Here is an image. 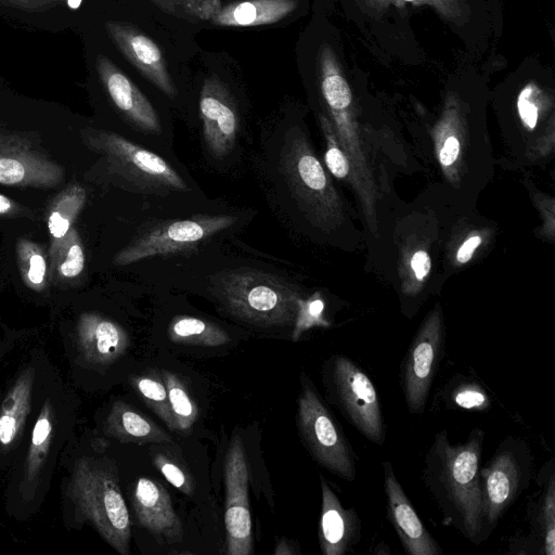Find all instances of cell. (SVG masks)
<instances>
[{
  "instance_id": "10",
  "label": "cell",
  "mask_w": 555,
  "mask_h": 555,
  "mask_svg": "<svg viewBox=\"0 0 555 555\" xmlns=\"http://www.w3.org/2000/svg\"><path fill=\"white\" fill-rule=\"evenodd\" d=\"M443 349L441 314L434 311L415 335L400 366L401 387L410 413L422 414L425 411Z\"/></svg>"
},
{
  "instance_id": "21",
  "label": "cell",
  "mask_w": 555,
  "mask_h": 555,
  "mask_svg": "<svg viewBox=\"0 0 555 555\" xmlns=\"http://www.w3.org/2000/svg\"><path fill=\"white\" fill-rule=\"evenodd\" d=\"M104 433L121 442L171 444L172 438L156 423L124 401H115L105 422Z\"/></svg>"
},
{
  "instance_id": "30",
  "label": "cell",
  "mask_w": 555,
  "mask_h": 555,
  "mask_svg": "<svg viewBox=\"0 0 555 555\" xmlns=\"http://www.w3.org/2000/svg\"><path fill=\"white\" fill-rule=\"evenodd\" d=\"M168 393L170 412L176 430H189L197 420L198 410L195 401L182 380L170 371L163 370L159 373Z\"/></svg>"
},
{
  "instance_id": "26",
  "label": "cell",
  "mask_w": 555,
  "mask_h": 555,
  "mask_svg": "<svg viewBox=\"0 0 555 555\" xmlns=\"http://www.w3.org/2000/svg\"><path fill=\"white\" fill-rule=\"evenodd\" d=\"M51 260L50 276L57 282L67 283L80 276L85 270L86 256L80 235L76 228L49 249Z\"/></svg>"
},
{
  "instance_id": "42",
  "label": "cell",
  "mask_w": 555,
  "mask_h": 555,
  "mask_svg": "<svg viewBox=\"0 0 555 555\" xmlns=\"http://www.w3.org/2000/svg\"><path fill=\"white\" fill-rule=\"evenodd\" d=\"M156 7L169 14H176L179 2L177 0H151Z\"/></svg>"
},
{
  "instance_id": "15",
  "label": "cell",
  "mask_w": 555,
  "mask_h": 555,
  "mask_svg": "<svg viewBox=\"0 0 555 555\" xmlns=\"http://www.w3.org/2000/svg\"><path fill=\"white\" fill-rule=\"evenodd\" d=\"M107 35L122 55L166 95L173 98L176 90L159 47L135 25L107 21Z\"/></svg>"
},
{
  "instance_id": "23",
  "label": "cell",
  "mask_w": 555,
  "mask_h": 555,
  "mask_svg": "<svg viewBox=\"0 0 555 555\" xmlns=\"http://www.w3.org/2000/svg\"><path fill=\"white\" fill-rule=\"evenodd\" d=\"M34 371L25 370L7 392L0 408V446L11 447L20 436L30 411Z\"/></svg>"
},
{
  "instance_id": "38",
  "label": "cell",
  "mask_w": 555,
  "mask_h": 555,
  "mask_svg": "<svg viewBox=\"0 0 555 555\" xmlns=\"http://www.w3.org/2000/svg\"><path fill=\"white\" fill-rule=\"evenodd\" d=\"M63 0H0V3L28 12H39L51 9Z\"/></svg>"
},
{
  "instance_id": "8",
  "label": "cell",
  "mask_w": 555,
  "mask_h": 555,
  "mask_svg": "<svg viewBox=\"0 0 555 555\" xmlns=\"http://www.w3.org/2000/svg\"><path fill=\"white\" fill-rule=\"evenodd\" d=\"M65 169L34 133L0 128V183L17 188L53 189Z\"/></svg>"
},
{
  "instance_id": "35",
  "label": "cell",
  "mask_w": 555,
  "mask_h": 555,
  "mask_svg": "<svg viewBox=\"0 0 555 555\" xmlns=\"http://www.w3.org/2000/svg\"><path fill=\"white\" fill-rule=\"evenodd\" d=\"M534 86H526L518 96V111L522 121L530 128H533L538 120L539 107L533 98Z\"/></svg>"
},
{
  "instance_id": "17",
  "label": "cell",
  "mask_w": 555,
  "mask_h": 555,
  "mask_svg": "<svg viewBox=\"0 0 555 555\" xmlns=\"http://www.w3.org/2000/svg\"><path fill=\"white\" fill-rule=\"evenodd\" d=\"M322 506L319 543L323 555H344L360 541L361 521L354 507L346 508L321 475Z\"/></svg>"
},
{
  "instance_id": "16",
  "label": "cell",
  "mask_w": 555,
  "mask_h": 555,
  "mask_svg": "<svg viewBox=\"0 0 555 555\" xmlns=\"http://www.w3.org/2000/svg\"><path fill=\"white\" fill-rule=\"evenodd\" d=\"M95 69L115 106L137 127L147 132L162 131L158 116L135 83L108 57L99 54Z\"/></svg>"
},
{
  "instance_id": "45",
  "label": "cell",
  "mask_w": 555,
  "mask_h": 555,
  "mask_svg": "<svg viewBox=\"0 0 555 555\" xmlns=\"http://www.w3.org/2000/svg\"><path fill=\"white\" fill-rule=\"evenodd\" d=\"M400 1H412V2H430V3H434L433 0H400ZM438 1H443L446 4L449 5V1L448 0H438Z\"/></svg>"
},
{
  "instance_id": "33",
  "label": "cell",
  "mask_w": 555,
  "mask_h": 555,
  "mask_svg": "<svg viewBox=\"0 0 555 555\" xmlns=\"http://www.w3.org/2000/svg\"><path fill=\"white\" fill-rule=\"evenodd\" d=\"M321 126L326 139L325 164L331 173L338 178L345 179L350 171L349 159L345 152L339 147L334 129L324 116H321Z\"/></svg>"
},
{
  "instance_id": "18",
  "label": "cell",
  "mask_w": 555,
  "mask_h": 555,
  "mask_svg": "<svg viewBox=\"0 0 555 555\" xmlns=\"http://www.w3.org/2000/svg\"><path fill=\"white\" fill-rule=\"evenodd\" d=\"M139 524L154 534L169 541H181L182 524L173 509L168 491L158 481L141 477L131 494Z\"/></svg>"
},
{
  "instance_id": "4",
  "label": "cell",
  "mask_w": 555,
  "mask_h": 555,
  "mask_svg": "<svg viewBox=\"0 0 555 555\" xmlns=\"http://www.w3.org/2000/svg\"><path fill=\"white\" fill-rule=\"evenodd\" d=\"M80 138L90 151L102 157L109 173L144 192L188 189L165 159L115 132L87 127L80 130Z\"/></svg>"
},
{
  "instance_id": "12",
  "label": "cell",
  "mask_w": 555,
  "mask_h": 555,
  "mask_svg": "<svg viewBox=\"0 0 555 555\" xmlns=\"http://www.w3.org/2000/svg\"><path fill=\"white\" fill-rule=\"evenodd\" d=\"M248 466L243 441L234 436L224 463L227 553L249 555L253 552L251 517L248 503Z\"/></svg>"
},
{
  "instance_id": "32",
  "label": "cell",
  "mask_w": 555,
  "mask_h": 555,
  "mask_svg": "<svg viewBox=\"0 0 555 555\" xmlns=\"http://www.w3.org/2000/svg\"><path fill=\"white\" fill-rule=\"evenodd\" d=\"M324 302L319 297H311L308 300H298V308L294 321L292 339L298 340L299 337L313 326H326L327 322L323 318Z\"/></svg>"
},
{
  "instance_id": "43",
  "label": "cell",
  "mask_w": 555,
  "mask_h": 555,
  "mask_svg": "<svg viewBox=\"0 0 555 555\" xmlns=\"http://www.w3.org/2000/svg\"><path fill=\"white\" fill-rule=\"evenodd\" d=\"M274 555H293L296 554V551L293 548L291 543L284 538L280 539L276 547L273 552Z\"/></svg>"
},
{
  "instance_id": "14",
  "label": "cell",
  "mask_w": 555,
  "mask_h": 555,
  "mask_svg": "<svg viewBox=\"0 0 555 555\" xmlns=\"http://www.w3.org/2000/svg\"><path fill=\"white\" fill-rule=\"evenodd\" d=\"M387 517L408 555H442L398 481L390 461L383 462Z\"/></svg>"
},
{
  "instance_id": "7",
  "label": "cell",
  "mask_w": 555,
  "mask_h": 555,
  "mask_svg": "<svg viewBox=\"0 0 555 555\" xmlns=\"http://www.w3.org/2000/svg\"><path fill=\"white\" fill-rule=\"evenodd\" d=\"M298 428L313 459L339 478L353 481L357 465L353 450L333 414L315 389L304 383L298 398Z\"/></svg>"
},
{
  "instance_id": "13",
  "label": "cell",
  "mask_w": 555,
  "mask_h": 555,
  "mask_svg": "<svg viewBox=\"0 0 555 555\" xmlns=\"http://www.w3.org/2000/svg\"><path fill=\"white\" fill-rule=\"evenodd\" d=\"M199 114L208 151L216 158L225 157L235 145L240 119L228 86L216 75L203 82Z\"/></svg>"
},
{
  "instance_id": "11",
  "label": "cell",
  "mask_w": 555,
  "mask_h": 555,
  "mask_svg": "<svg viewBox=\"0 0 555 555\" xmlns=\"http://www.w3.org/2000/svg\"><path fill=\"white\" fill-rule=\"evenodd\" d=\"M235 221L236 218L232 216H194L159 224L117 253L114 264L127 266L145 258L193 248Z\"/></svg>"
},
{
  "instance_id": "3",
  "label": "cell",
  "mask_w": 555,
  "mask_h": 555,
  "mask_svg": "<svg viewBox=\"0 0 555 555\" xmlns=\"http://www.w3.org/2000/svg\"><path fill=\"white\" fill-rule=\"evenodd\" d=\"M215 294L230 314L262 327L294 324L300 299L285 280L250 268L222 272Z\"/></svg>"
},
{
  "instance_id": "41",
  "label": "cell",
  "mask_w": 555,
  "mask_h": 555,
  "mask_svg": "<svg viewBox=\"0 0 555 555\" xmlns=\"http://www.w3.org/2000/svg\"><path fill=\"white\" fill-rule=\"evenodd\" d=\"M480 243L481 238L479 236H472L467 238L457 250V261L461 263L467 262L472 258L474 251L477 249Z\"/></svg>"
},
{
  "instance_id": "22",
  "label": "cell",
  "mask_w": 555,
  "mask_h": 555,
  "mask_svg": "<svg viewBox=\"0 0 555 555\" xmlns=\"http://www.w3.org/2000/svg\"><path fill=\"white\" fill-rule=\"evenodd\" d=\"M298 5L297 0H247L220 7L210 17L219 26L251 27L276 23Z\"/></svg>"
},
{
  "instance_id": "20",
  "label": "cell",
  "mask_w": 555,
  "mask_h": 555,
  "mask_svg": "<svg viewBox=\"0 0 555 555\" xmlns=\"http://www.w3.org/2000/svg\"><path fill=\"white\" fill-rule=\"evenodd\" d=\"M541 490L529 506L532 533L524 545H532L535 553L555 555V472L554 461L545 465L540 475Z\"/></svg>"
},
{
  "instance_id": "6",
  "label": "cell",
  "mask_w": 555,
  "mask_h": 555,
  "mask_svg": "<svg viewBox=\"0 0 555 555\" xmlns=\"http://www.w3.org/2000/svg\"><path fill=\"white\" fill-rule=\"evenodd\" d=\"M327 390L344 417L365 438L384 444L386 431L376 388L350 358L336 354L328 363Z\"/></svg>"
},
{
  "instance_id": "24",
  "label": "cell",
  "mask_w": 555,
  "mask_h": 555,
  "mask_svg": "<svg viewBox=\"0 0 555 555\" xmlns=\"http://www.w3.org/2000/svg\"><path fill=\"white\" fill-rule=\"evenodd\" d=\"M53 433L54 409L50 400H47L40 410L31 433L22 482V487L25 489L24 493H27L29 488L37 485L53 440Z\"/></svg>"
},
{
  "instance_id": "37",
  "label": "cell",
  "mask_w": 555,
  "mask_h": 555,
  "mask_svg": "<svg viewBox=\"0 0 555 555\" xmlns=\"http://www.w3.org/2000/svg\"><path fill=\"white\" fill-rule=\"evenodd\" d=\"M183 2L185 10L204 20H210L221 7L219 0H183Z\"/></svg>"
},
{
  "instance_id": "1",
  "label": "cell",
  "mask_w": 555,
  "mask_h": 555,
  "mask_svg": "<svg viewBox=\"0 0 555 555\" xmlns=\"http://www.w3.org/2000/svg\"><path fill=\"white\" fill-rule=\"evenodd\" d=\"M485 431L474 428L463 443L452 444L446 429L438 431L428 448L423 480L442 515L466 540H485L479 468Z\"/></svg>"
},
{
  "instance_id": "44",
  "label": "cell",
  "mask_w": 555,
  "mask_h": 555,
  "mask_svg": "<svg viewBox=\"0 0 555 555\" xmlns=\"http://www.w3.org/2000/svg\"><path fill=\"white\" fill-rule=\"evenodd\" d=\"M66 2L67 7L75 10L78 9L82 2V0H63Z\"/></svg>"
},
{
  "instance_id": "5",
  "label": "cell",
  "mask_w": 555,
  "mask_h": 555,
  "mask_svg": "<svg viewBox=\"0 0 555 555\" xmlns=\"http://www.w3.org/2000/svg\"><path fill=\"white\" fill-rule=\"evenodd\" d=\"M532 472L533 454L529 444L514 436L505 437L487 464L479 468L485 540L529 487Z\"/></svg>"
},
{
  "instance_id": "29",
  "label": "cell",
  "mask_w": 555,
  "mask_h": 555,
  "mask_svg": "<svg viewBox=\"0 0 555 555\" xmlns=\"http://www.w3.org/2000/svg\"><path fill=\"white\" fill-rule=\"evenodd\" d=\"M442 400L449 409L467 411L489 410L491 400L485 388L476 380L456 375L442 390Z\"/></svg>"
},
{
  "instance_id": "25",
  "label": "cell",
  "mask_w": 555,
  "mask_h": 555,
  "mask_svg": "<svg viewBox=\"0 0 555 555\" xmlns=\"http://www.w3.org/2000/svg\"><path fill=\"white\" fill-rule=\"evenodd\" d=\"M87 201L86 190L77 183L69 184L51 202L47 224L50 234V248L69 231Z\"/></svg>"
},
{
  "instance_id": "40",
  "label": "cell",
  "mask_w": 555,
  "mask_h": 555,
  "mask_svg": "<svg viewBox=\"0 0 555 555\" xmlns=\"http://www.w3.org/2000/svg\"><path fill=\"white\" fill-rule=\"evenodd\" d=\"M430 258L424 250L416 251L411 258V268L418 280H423L429 273Z\"/></svg>"
},
{
  "instance_id": "2",
  "label": "cell",
  "mask_w": 555,
  "mask_h": 555,
  "mask_svg": "<svg viewBox=\"0 0 555 555\" xmlns=\"http://www.w3.org/2000/svg\"><path fill=\"white\" fill-rule=\"evenodd\" d=\"M67 492L78 515L114 550L128 555L131 522L115 466L103 459H78Z\"/></svg>"
},
{
  "instance_id": "39",
  "label": "cell",
  "mask_w": 555,
  "mask_h": 555,
  "mask_svg": "<svg viewBox=\"0 0 555 555\" xmlns=\"http://www.w3.org/2000/svg\"><path fill=\"white\" fill-rule=\"evenodd\" d=\"M460 153V142L454 135H449L444 142L443 146L439 152V160L442 166L449 167L451 166L459 156Z\"/></svg>"
},
{
  "instance_id": "9",
  "label": "cell",
  "mask_w": 555,
  "mask_h": 555,
  "mask_svg": "<svg viewBox=\"0 0 555 555\" xmlns=\"http://www.w3.org/2000/svg\"><path fill=\"white\" fill-rule=\"evenodd\" d=\"M281 170L304 210L317 220L333 214L337 207L335 191L305 138L294 134L285 139Z\"/></svg>"
},
{
  "instance_id": "36",
  "label": "cell",
  "mask_w": 555,
  "mask_h": 555,
  "mask_svg": "<svg viewBox=\"0 0 555 555\" xmlns=\"http://www.w3.org/2000/svg\"><path fill=\"white\" fill-rule=\"evenodd\" d=\"M0 216L10 218L36 219V214L28 207L0 193Z\"/></svg>"
},
{
  "instance_id": "34",
  "label": "cell",
  "mask_w": 555,
  "mask_h": 555,
  "mask_svg": "<svg viewBox=\"0 0 555 555\" xmlns=\"http://www.w3.org/2000/svg\"><path fill=\"white\" fill-rule=\"evenodd\" d=\"M153 461L169 483L184 494L192 495L194 483L191 477L177 463L162 453H156L153 456Z\"/></svg>"
},
{
  "instance_id": "27",
  "label": "cell",
  "mask_w": 555,
  "mask_h": 555,
  "mask_svg": "<svg viewBox=\"0 0 555 555\" xmlns=\"http://www.w3.org/2000/svg\"><path fill=\"white\" fill-rule=\"evenodd\" d=\"M169 339L177 344L219 347L229 343L228 333L217 324L191 315L175 317L168 326Z\"/></svg>"
},
{
  "instance_id": "31",
  "label": "cell",
  "mask_w": 555,
  "mask_h": 555,
  "mask_svg": "<svg viewBox=\"0 0 555 555\" xmlns=\"http://www.w3.org/2000/svg\"><path fill=\"white\" fill-rule=\"evenodd\" d=\"M130 384L145 403L171 430H176L170 412L166 385L159 374L149 373L131 377Z\"/></svg>"
},
{
  "instance_id": "28",
  "label": "cell",
  "mask_w": 555,
  "mask_h": 555,
  "mask_svg": "<svg viewBox=\"0 0 555 555\" xmlns=\"http://www.w3.org/2000/svg\"><path fill=\"white\" fill-rule=\"evenodd\" d=\"M16 260L24 284L35 292H43L49 282L46 250L36 242L22 237L16 243Z\"/></svg>"
},
{
  "instance_id": "19",
  "label": "cell",
  "mask_w": 555,
  "mask_h": 555,
  "mask_svg": "<svg viewBox=\"0 0 555 555\" xmlns=\"http://www.w3.org/2000/svg\"><path fill=\"white\" fill-rule=\"evenodd\" d=\"M76 338L85 360L98 365L115 362L129 347V336L125 328L94 312H85L79 317Z\"/></svg>"
}]
</instances>
